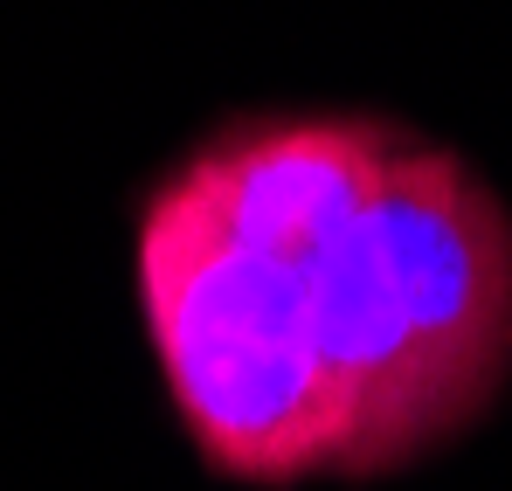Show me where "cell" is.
I'll use <instances>...</instances> for the list:
<instances>
[{
  "label": "cell",
  "mask_w": 512,
  "mask_h": 491,
  "mask_svg": "<svg viewBox=\"0 0 512 491\" xmlns=\"http://www.w3.org/2000/svg\"><path fill=\"white\" fill-rule=\"evenodd\" d=\"M132 305L208 478L374 485L512 388V201L402 111L236 104L139 180Z\"/></svg>",
  "instance_id": "cell-1"
}]
</instances>
